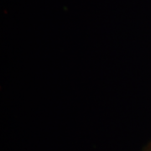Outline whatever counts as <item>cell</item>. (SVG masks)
I'll return each instance as SVG.
<instances>
[{
	"instance_id": "1",
	"label": "cell",
	"mask_w": 151,
	"mask_h": 151,
	"mask_svg": "<svg viewBox=\"0 0 151 151\" xmlns=\"http://www.w3.org/2000/svg\"><path fill=\"white\" fill-rule=\"evenodd\" d=\"M150 151H151V150H150Z\"/></svg>"
}]
</instances>
